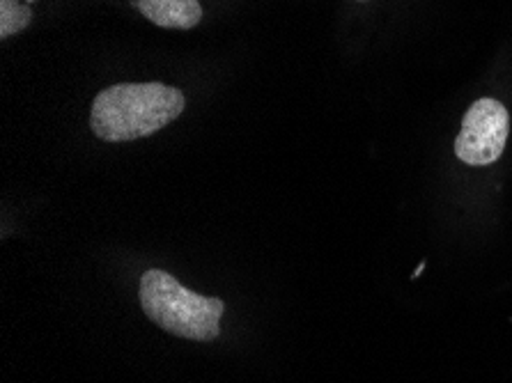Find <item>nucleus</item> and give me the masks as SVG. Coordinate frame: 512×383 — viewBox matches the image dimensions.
Masks as SVG:
<instances>
[{
	"mask_svg": "<svg viewBox=\"0 0 512 383\" xmlns=\"http://www.w3.org/2000/svg\"><path fill=\"white\" fill-rule=\"evenodd\" d=\"M184 95L164 83H120L92 101L90 127L106 143L152 136L182 115Z\"/></svg>",
	"mask_w": 512,
	"mask_h": 383,
	"instance_id": "1",
	"label": "nucleus"
},
{
	"mask_svg": "<svg viewBox=\"0 0 512 383\" xmlns=\"http://www.w3.org/2000/svg\"><path fill=\"white\" fill-rule=\"evenodd\" d=\"M138 296H141L145 315L164 331L198 342L219 338V322L226 310L221 299H209V296L191 292L161 269L143 273Z\"/></svg>",
	"mask_w": 512,
	"mask_h": 383,
	"instance_id": "2",
	"label": "nucleus"
},
{
	"mask_svg": "<svg viewBox=\"0 0 512 383\" xmlns=\"http://www.w3.org/2000/svg\"><path fill=\"white\" fill-rule=\"evenodd\" d=\"M510 115L496 99H478L469 106L455 140L457 159L469 166H490L506 150Z\"/></svg>",
	"mask_w": 512,
	"mask_h": 383,
	"instance_id": "3",
	"label": "nucleus"
},
{
	"mask_svg": "<svg viewBox=\"0 0 512 383\" xmlns=\"http://www.w3.org/2000/svg\"><path fill=\"white\" fill-rule=\"evenodd\" d=\"M145 19L161 28H196L203 19V7L198 0H136Z\"/></svg>",
	"mask_w": 512,
	"mask_h": 383,
	"instance_id": "4",
	"label": "nucleus"
},
{
	"mask_svg": "<svg viewBox=\"0 0 512 383\" xmlns=\"http://www.w3.org/2000/svg\"><path fill=\"white\" fill-rule=\"evenodd\" d=\"M33 21V10L21 0H0V37L7 39L21 33Z\"/></svg>",
	"mask_w": 512,
	"mask_h": 383,
	"instance_id": "5",
	"label": "nucleus"
}]
</instances>
